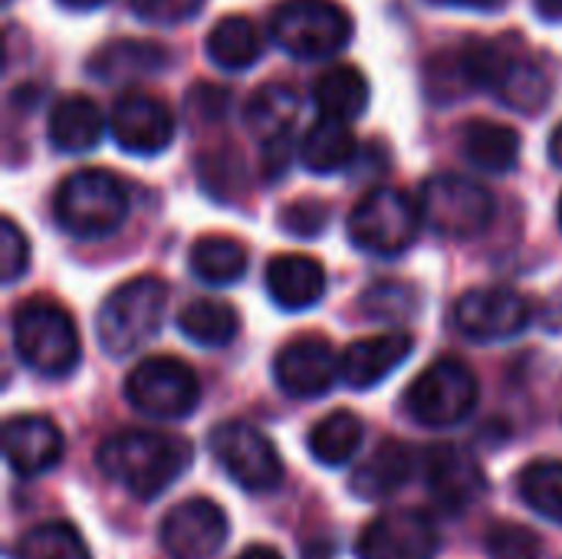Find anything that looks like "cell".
Masks as SVG:
<instances>
[{"instance_id":"obj_1","label":"cell","mask_w":562,"mask_h":559,"mask_svg":"<svg viewBox=\"0 0 562 559\" xmlns=\"http://www.w3.org/2000/svg\"><path fill=\"white\" fill-rule=\"evenodd\" d=\"M191 441L171 432L132 428L109 435L99 451V471L138 501H155L191 468Z\"/></svg>"},{"instance_id":"obj_2","label":"cell","mask_w":562,"mask_h":559,"mask_svg":"<svg viewBox=\"0 0 562 559\" xmlns=\"http://www.w3.org/2000/svg\"><path fill=\"white\" fill-rule=\"evenodd\" d=\"M56 224L76 241H105L128 217V191L105 168H79L56 188Z\"/></svg>"},{"instance_id":"obj_3","label":"cell","mask_w":562,"mask_h":559,"mask_svg":"<svg viewBox=\"0 0 562 559\" xmlns=\"http://www.w3.org/2000/svg\"><path fill=\"white\" fill-rule=\"evenodd\" d=\"M165 303H168V283L155 273H142L122 283L119 290H112L95 320L102 349L115 359L142 349L161 329Z\"/></svg>"},{"instance_id":"obj_4","label":"cell","mask_w":562,"mask_h":559,"mask_svg":"<svg viewBox=\"0 0 562 559\" xmlns=\"http://www.w3.org/2000/svg\"><path fill=\"white\" fill-rule=\"evenodd\" d=\"M13 349L20 362L46 379L69 376L79 359V333L69 313L49 300H30L13 313Z\"/></svg>"},{"instance_id":"obj_5","label":"cell","mask_w":562,"mask_h":559,"mask_svg":"<svg viewBox=\"0 0 562 559\" xmlns=\"http://www.w3.org/2000/svg\"><path fill=\"white\" fill-rule=\"evenodd\" d=\"M418 208L425 227L445 241H474L491 227L497 214L494 194L481 181L451 171L425 178Z\"/></svg>"},{"instance_id":"obj_6","label":"cell","mask_w":562,"mask_h":559,"mask_svg":"<svg viewBox=\"0 0 562 559\" xmlns=\"http://www.w3.org/2000/svg\"><path fill=\"white\" fill-rule=\"evenodd\" d=\"M270 36L296 59H326L349 46L352 16L336 0H283L270 13Z\"/></svg>"},{"instance_id":"obj_7","label":"cell","mask_w":562,"mask_h":559,"mask_svg":"<svg viewBox=\"0 0 562 559\" xmlns=\"http://www.w3.org/2000/svg\"><path fill=\"white\" fill-rule=\"evenodd\" d=\"M422 208L402 188H375L369 191L349 214L346 231L349 241L372 257H398L405 254L422 231Z\"/></svg>"},{"instance_id":"obj_8","label":"cell","mask_w":562,"mask_h":559,"mask_svg":"<svg viewBox=\"0 0 562 559\" xmlns=\"http://www.w3.org/2000/svg\"><path fill=\"white\" fill-rule=\"evenodd\" d=\"M477 376L461 359H438L431 362L405 392V412L412 422L425 428H458L477 409Z\"/></svg>"},{"instance_id":"obj_9","label":"cell","mask_w":562,"mask_h":559,"mask_svg":"<svg viewBox=\"0 0 562 559\" xmlns=\"http://www.w3.org/2000/svg\"><path fill=\"white\" fill-rule=\"evenodd\" d=\"M128 405L151 422H181L201 402L194 369L175 356H148L125 379Z\"/></svg>"},{"instance_id":"obj_10","label":"cell","mask_w":562,"mask_h":559,"mask_svg":"<svg viewBox=\"0 0 562 559\" xmlns=\"http://www.w3.org/2000/svg\"><path fill=\"white\" fill-rule=\"evenodd\" d=\"M211 455L221 471L244 491L263 494L280 488L283 461L273 441L247 422H224L211 432Z\"/></svg>"},{"instance_id":"obj_11","label":"cell","mask_w":562,"mask_h":559,"mask_svg":"<svg viewBox=\"0 0 562 559\" xmlns=\"http://www.w3.org/2000/svg\"><path fill=\"white\" fill-rule=\"evenodd\" d=\"M231 537L227 514L207 497H191L175 504L158 527L165 557L171 559H214Z\"/></svg>"},{"instance_id":"obj_12","label":"cell","mask_w":562,"mask_h":559,"mask_svg":"<svg viewBox=\"0 0 562 559\" xmlns=\"http://www.w3.org/2000/svg\"><path fill=\"white\" fill-rule=\"evenodd\" d=\"M533 320L530 303L507 287H481L454 303V326L474 343H507Z\"/></svg>"},{"instance_id":"obj_13","label":"cell","mask_w":562,"mask_h":559,"mask_svg":"<svg viewBox=\"0 0 562 559\" xmlns=\"http://www.w3.org/2000/svg\"><path fill=\"white\" fill-rule=\"evenodd\" d=\"M441 534L431 517L418 511H389L366 524L356 540L359 559H435Z\"/></svg>"},{"instance_id":"obj_14","label":"cell","mask_w":562,"mask_h":559,"mask_svg":"<svg viewBox=\"0 0 562 559\" xmlns=\"http://www.w3.org/2000/svg\"><path fill=\"white\" fill-rule=\"evenodd\" d=\"M109 135L128 155H161L175 142V115L171 109L148 92H125L112 102Z\"/></svg>"},{"instance_id":"obj_15","label":"cell","mask_w":562,"mask_h":559,"mask_svg":"<svg viewBox=\"0 0 562 559\" xmlns=\"http://www.w3.org/2000/svg\"><path fill=\"white\" fill-rule=\"evenodd\" d=\"M273 379L283 395L310 402L333 392L342 379V359L326 339H293L273 359Z\"/></svg>"},{"instance_id":"obj_16","label":"cell","mask_w":562,"mask_h":559,"mask_svg":"<svg viewBox=\"0 0 562 559\" xmlns=\"http://www.w3.org/2000/svg\"><path fill=\"white\" fill-rule=\"evenodd\" d=\"M66 441L46 415H13L3 425V458L13 474L40 478L63 461Z\"/></svg>"},{"instance_id":"obj_17","label":"cell","mask_w":562,"mask_h":559,"mask_svg":"<svg viewBox=\"0 0 562 559\" xmlns=\"http://www.w3.org/2000/svg\"><path fill=\"white\" fill-rule=\"evenodd\" d=\"M425 481L431 497L448 511V514H461L468 511L481 494H484V471L481 465L454 448V445H441L431 448L425 458Z\"/></svg>"},{"instance_id":"obj_18","label":"cell","mask_w":562,"mask_h":559,"mask_svg":"<svg viewBox=\"0 0 562 559\" xmlns=\"http://www.w3.org/2000/svg\"><path fill=\"white\" fill-rule=\"evenodd\" d=\"M412 353H415V336L412 333L395 329V333L359 339L342 353V382L349 389L366 392V389L385 382Z\"/></svg>"},{"instance_id":"obj_19","label":"cell","mask_w":562,"mask_h":559,"mask_svg":"<svg viewBox=\"0 0 562 559\" xmlns=\"http://www.w3.org/2000/svg\"><path fill=\"white\" fill-rule=\"evenodd\" d=\"M267 293L280 310L300 313L323 300L326 293V270L319 260L306 254H280L267 264Z\"/></svg>"},{"instance_id":"obj_20","label":"cell","mask_w":562,"mask_h":559,"mask_svg":"<svg viewBox=\"0 0 562 559\" xmlns=\"http://www.w3.org/2000/svg\"><path fill=\"white\" fill-rule=\"evenodd\" d=\"M418 471V458L405 441H382L349 478V491L359 501H385L398 494Z\"/></svg>"},{"instance_id":"obj_21","label":"cell","mask_w":562,"mask_h":559,"mask_svg":"<svg viewBox=\"0 0 562 559\" xmlns=\"http://www.w3.org/2000/svg\"><path fill=\"white\" fill-rule=\"evenodd\" d=\"M105 115L89 96H63L46 119L49 145L63 155H82L92 152L105 135Z\"/></svg>"},{"instance_id":"obj_22","label":"cell","mask_w":562,"mask_h":559,"mask_svg":"<svg viewBox=\"0 0 562 559\" xmlns=\"http://www.w3.org/2000/svg\"><path fill=\"white\" fill-rule=\"evenodd\" d=\"M458 145L464 161L487 175H507L520 161V132L504 122H491V119L464 122Z\"/></svg>"},{"instance_id":"obj_23","label":"cell","mask_w":562,"mask_h":559,"mask_svg":"<svg viewBox=\"0 0 562 559\" xmlns=\"http://www.w3.org/2000/svg\"><path fill=\"white\" fill-rule=\"evenodd\" d=\"M171 63V53L151 40H112L89 56V72L102 82L155 76Z\"/></svg>"},{"instance_id":"obj_24","label":"cell","mask_w":562,"mask_h":559,"mask_svg":"<svg viewBox=\"0 0 562 559\" xmlns=\"http://www.w3.org/2000/svg\"><path fill=\"white\" fill-rule=\"evenodd\" d=\"M356 152H359V145H356L349 122L326 119V115H319V122H313L300 142V161L313 175H336V171L349 168Z\"/></svg>"},{"instance_id":"obj_25","label":"cell","mask_w":562,"mask_h":559,"mask_svg":"<svg viewBox=\"0 0 562 559\" xmlns=\"http://www.w3.org/2000/svg\"><path fill=\"white\" fill-rule=\"evenodd\" d=\"M204 49H207V59L217 69L244 72V69H250L263 56V36L254 26V20H247L240 13H231V16H221L211 26Z\"/></svg>"},{"instance_id":"obj_26","label":"cell","mask_w":562,"mask_h":559,"mask_svg":"<svg viewBox=\"0 0 562 559\" xmlns=\"http://www.w3.org/2000/svg\"><path fill=\"white\" fill-rule=\"evenodd\" d=\"M296 112H300V99L290 86L283 82H267L260 86L247 105H244V122L247 128L263 142V145H273V142H283L290 138V128L296 122Z\"/></svg>"},{"instance_id":"obj_27","label":"cell","mask_w":562,"mask_h":559,"mask_svg":"<svg viewBox=\"0 0 562 559\" xmlns=\"http://www.w3.org/2000/svg\"><path fill=\"white\" fill-rule=\"evenodd\" d=\"M313 102L326 119L352 122L369 109V79L349 63L329 66L313 82Z\"/></svg>"},{"instance_id":"obj_28","label":"cell","mask_w":562,"mask_h":559,"mask_svg":"<svg viewBox=\"0 0 562 559\" xmlns=\"http://www.w3.org/2000/svg\"><path fill=\"white\" fill-rule=\"evenodd\" d=\"M178 329L188 343L201 349H224L237 336L240 320L231 303L214 297H198L178 313Z\"/></svg>"},{"instance_id":"obj_29","label":"cell","mask_w":562,"mask_h":559,"mask_svg":"<svg viewBox=\"0 0 562 559\" xmlns=\"http://www.w3.org/2000/svg\"><path fill=\"white\" fill-rule=\"evenodd\" d=\"M191 273L207 283V287H231L244 277L247 270V247L234 237L214 234V237H201L194 241L191 254H188Z\"/></svg>"},{"instance_id":"obj_30","label":"cell","mask_w":562,"mask_h":559,"mask_svg":"<svg viewBox=\"0 0 562 559\" xmlns=\"http://www.w3.org/2000/svg\"><path fill=\"white\" fill-rule=\"evenodd\" d=\"M366 438V425L359 415L352 412H333L326 418H319L310 432V455L326 465V468H342L356 458V451L362 448Z\"/></svg>"},{"instance_id":"obj_31","label":"cell","mask_w":562,"mask_h":559,"mask_svg":"<svg viewBox=\"0 0 562 559\" xmlns=\"http://www.w3.org/2000/svg\"><path fill=\"white\" fill-rule=\"evenodd\" d=\"M494 96L514 112L537 115L550 102V79L530 56L514 53L504 76H501V82H497V89H494Z\"/></svg>"},{"instance_id":"obj_32","label":"cell","mask_w":562,"mask_h":559,"mask_svg":"<svg viewBox=\"0 0 562 559\" xmlns=\"http://www.w3.org/2000/svg\"><path fill=\"white\" fill-rule=\"evenodd\" d=\"M16 559H92L86 540L79 537V530L66 521H49V524H36L33 530H26L16 547Z\"/></svg>"},{"instance_id":"obj_33","label":"cell","mask_w":562,"mask_h":559,"mask_svg":"<svg viewBox=\"0 0 562 559\" xmlns=\"http://www.w3.org/2000/svg\"><path fill=\"white\" fill-rule=\"evenodd\" d=\"M359 310H362V316H369L375 323H405V320H415L418 316L422 297H418L415 283H405V280H379V283H372V287L362 290Z\"/></svg>"},{"instance_id":"obj_34","label":"cell","mask_w":562,"mask_h":559,"mask_svg":"<svg viewBox=\"0 0 562 559\" xmlns=\"http://www.w3.org/2000/svg\"><path fill=\"white\" fill-rule=\"evenodd\" d=\"M520 497L540 517L562 527V461H533L520 471Z\"/></svg>"},{"instance_id":"obj_35","label":"cell","mask_w":562,"mask_h":559,"mask_svg":"<svg viewBox=\"0 0 562 559\" xmlns=\"http://www.w3.org/2000/svg\"><path fill=\"white\" fill-rule=\"evenodd\" d=\"M487 554H491V559H540L543 557V544L530 527L494 524L487 534Z\"/></svg>"},{"instance_id":"obj_36","label":"cell","mask_w":562,"mask_h":559,"mask_svg":"<svg viewBox=\"0 0 562 559\" xmlns=\"http://www.w3.org/2000/svg\"><path fill=\"white\" fill-rule=\"evenodd\" d=\"M425 82H428V92L435 102H445V99L451 102V99H461L464 92H471L464 66H461V53L435 56L425 69Z\"/></svg>"},{"instance_id":"obj_37","label":"cell","mask_w":562,"mask_h":559,"mask_svg":"<svg viewBox=\"0 0 562 559\" xmlns=\"http://www.w3.org/2000/svg\"><path fill=\"white\" fill-rule=\"evenodd\" d=\"M280 227L286 234H293V237L313 241V237H319L329 227V208L323 201H316V198H300L290 208H283Z\"/></svg>"},{"instance_id":"obj_38","label":"cell","mask_w":562,"mask_h":559,"mask_svg":"<svg viewBox=\"0 0 562 559\" xmlns=\"http://www.w3.org/2000/svg\"><path fill=\"white\" fill-rule=\"evenodd\" d=\"M26 260H30V244L23 231L16 227L13 217H3L0 221V277L7 287L26 273Z\"/></svg>"},{"instance_id":"obj_39","label":"cell","mask_w":562,"mask_h":559,"mask_svg":"<svg viewBox=\"0 0 562 559\" xmlns=\"http://www.w3.org/2000/svg\"><path fill=\"white\" fill-rule=\"evenodd\" d=\"M128 7L145 23L175 26V23L194 20L204 10V0H128Z\"/></svg>"},{"instance_id":"obj_40","label":"cell","mask_w":562,"mask_h":559,"mask_svg":"<svg viewBox=\"0 0 562 559\" xmlns=\"http://www.w3.org/2000/svg\"><path fill=\"white\" fill-rule=\"evenodd\" d=\"M431 3H441V7H468V10H497L507 0H431Z\"/></svg>"},{"instance_id":"obj_41","label":"cell","mask_w":562,"mask_h":559,"mask_svg":"<svg viewBox=\"0 0 562 559\" xmlns=\"http://www.w3.org/2000/svg\"><path fill=\"white\" fill-rule=\"evenodd\" d=\"M533 7L543 20H562V0H533Z\"/></svg>"},{"instance_id":"obj_42","label":"cell","mask_w":562,"mask_h":559,"mask_svg":"<svg viewBox=\"0 0 562 559\" xmlns=\"http://www.w3.org/2000/svg\"><path fill=\"white\" fill-rule=\"evenodd\" d=\"M550 161L562 168V122L553 128V135H550Z\"/></svg>"},{"instance_id":"obj_43","label":"cell","mask_w":562,"mask_h":559,"mask_svg":"<svg viewBox=\"0 0 562 559\" xmlns=\"http://www.w3.org/2000/svg\"><path fill=\"white\" fill-rule=\"evenodd\" d=\"M237 559H283L273 547H247Z\"/></svg>"},{"instance_id":"obj_44","label":"cell","mask_w":562,"mask_h":559,"mask_svg":"<svg viewBox=\"0 0 562 559\" xmlns=\"http://www.w3.org/2000/svg\"><path fill=\"white\" fill-rule=\"evenodd\" d=\"M63 7H69V10H95V7H102L105 0H59Z\"/></svg>"},{"instance_id":"obj_45","label":"cell","mask_w":562,"mask_h":559,"mask_svg":"<svg viewBox=\"0 0 562 559\" xmlns=\"http://www.w3.org/2000/svg\"><path fill=\"white\" fill-rule=\"evenodd\" d=\"M560 231H562V198H560Z\"/></svg>"}]
</instances>
